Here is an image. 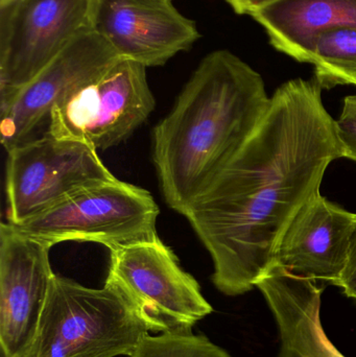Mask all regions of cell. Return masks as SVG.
Returning a JSON list of instances; mask_svg holds the SVG:
<instances>
[{
    "mask_svg": "<svg viewBox=\"0 0 356 357\" xmlns=\"http://www.w3.org/2000/svg\"><path fill=\"white\" fill-rule=\"evenodd\" d=\"M322 90L316 77L278 87L252 134L184 212L225 295L255 287L295 214L321 193L330 163L344 158Z\"/></svg>",
    "mask_w": 356,
    "mask_h": 357,
    "instance_id": "6da1fadb",
    "label": "cell"
},
{
    "mask_svg": "<svg viewBox=\"0 0 356 357\" xmlns=\"http://www.w3.org/2000/svg\"><path fill=\"white\" fill-rule=\"evenodd\" d=\"M270 102L263 77L229 50L201 61L153 130V162L169 208L183 215L252 134Z\"/></svg>",
    "mask_w": 356,
    "mask_h": 357,
    "instance_id": "7a4b0ae2",
    "label": "cell"
},
{
    "mask_svg": "<svg viewBox=\"0 0 356 357\" xmlns=\"http://www.w3.org/2000/svg\"><path fill=\"white\" fill-rule=\"evenodd\" d=\"M148 331L114 283L89 289L54 275L27 357H131Z\"/></svg>",
    "mask_w": 356,
    "mask_h": 357,
    "instance_id": "3957f363",
    "label": "cell"
},
{
    "mask_svg": "<svg viewBox=\"0 0 356 357\" xmlns=\"http://www.w3.org/2000/svg\"><path fill=\"white\" fill-rule=\"evenodd\" d=\"M159 214L150 191L116 178L77 191L13 226L52 247L63 241H85L114 250L159 237Z\"/></svg>",
    "mask_w": 356,
    "mask_h": 357,
    "instance_id": "277c9868",
    "label": "cell"
},
{
    "mask_svg": "<svg viewBox=\"0 0 356 357\" xmlns=\"http://www.w3.org/2000/svg\"><path fill=\"white\" fill-rule=\"evenodd\" d=\"M107 280L129 298L150 331L192 333L213 310L198 281L159 237L111 250Z\"/></svg>",
    "mask_w": 356,
    "mask_h": 357,
    "instance_id": "5b68a950",
    "label": "cell"
},
{
    "mask_svg": "<svg viewBox=\"0 0 356 357\" xmlns=\"http://www.w3.org/2000/svg\"><path fill=\"white\" fill-rule=\"evenodd\" d=\"M155 106L146 67L119 58L98 79L52 109L48 134L106 151L125 142Z\"/></svg>",
    "mask_w": 356,
    "mask_h": 357,
    "instance_id": "8992f818",
    "label": "cell"
},
{
    "mask_svg": "<svg viewBox=\"0 0 356 357\" xmlns=\"http://www.w3.org/2000/svg\"><path fill=\"white\" fill-rule=\"evenodd\" d=\"M92 8L93 0H0V106L91 29Z\"/></svg>",
    "mask_w": 356,
    "mask_h": 357,
    "instance_id": "52a82bcc",
    "label": "cell"
},
{
    "mask_svg": "<svg viewBox=\"0 0 356 357\" xmlns=\"http://www.w3.org/2000/svg\"><path fill=\"white\" fill-rule=\"evenodd\" d=\"M114 178L92 146L46 134L8 153V222L21 224L77 191Z\"/></svg>",
    "mask_w": 356,
    "mask_h": 357,
    "instance_id": "ba28073f",
    "label": "cell"
},
{
    "mask_svg": "<svg viewBox=\"0 0 356 357\" xmlns=\"http://www.w3.org/2000/svg\"><path fill=\"white\" fill-rule=\"evenodd\" d=\"M119 58L93 29L79 33L10 102L0 106V142L6 153L48 134L52 109L98 79Z\"/></svg>",
    "mask_w": 356,
    "mask_h": 357,
    "instance_id": "9c48e42d",
    "label": "cell"
},
{
    "mask_svg": "<svg viewBox=\"0 0 356 357\" xmlns=\"http://www.w3.org/2000/svg\"><path fill=\"white\" fill-rule=\"evenodd\" d=\"M52 245L0 225V346L2 357H27L54 275Z\"/></svg>",
    "mask_w": 356,
    "mask_h": 357,
    "instance_id": "30bf717a",
    "label": "cell"
},
{
    "mask_svg": "<svg viewBox=\"0 0 356 357\" xmlns=\"http://www.w3.org/2000/svg\"><path fill=\"white\" fill-rule=\"evenodd\" d=\"M91 29L121 58L146 68L163 66L201 37L173 0H93Z\"/></svg>",
    "mask_w": 356,
    "mask_h": 357,
    "instance_id": "8fae6325",
    "label": "cell"
},
{
    "mask_svg": "<svg viewBox=\"0 0 356 357\" xmlns=\"http://www.w3.org/2000/svg\"><path fill=\"white\" fill-rule=\"evenodd\" d=\"M356 214L328 201L321 193L298 210L274 254L296 276L338 284L348 261Z\"/></svg>",
    "mask_w": 356,
    "mask_h": 357,
    "instance_id": "7c38bea8",
    "label": "cell"
},
{
    "mask_svg": "<svg viewBox=\"0 0 356 357\" xmlns=\"http://www.w3.org/2000/svg\"><path fill=\"white\" fill-rule=\"evenodd\" d=\"M255 287L265 296L279 331L277 357H346L332 343L321 321L323 287L274 264Z\"/></svg>",
    "mask_w": 356,
    "mask_h": 357,
    "instance_id": "4fadbf2b",
    "label": "cell"
},
{
    "mask_svg": "<svg viewBox=\"0 0 356 357\" xmlns=\"http://www.w3.org/2000/svg\"><path fill=\"white\" fill-rule=\"evenodd\" d=\"M278 52L311 63L317 40L336 29L356 31V0H275L250 15Z\"/></svg>",
    "mask_w": 356,
    "mask_h": 357,
    "instance_id": "5bb4252c",
    "label": "cell"
},
{
    "mask_svg": "<svg viewBox=\"0 0 356 357\" xmlns=\"http://www.w3.org/2000/svg\"><path fill=\"white\" fill-rule=\"evenodd\" d=\"M323 89L336 86L356 87V31L336 29L317 40L311 63Z\"/></svg>",
    "mask_w": 356,
    "mask_h": 357,
    "instance_id": "9a60e30c",
    "label": "cell"
},
{
    "mask_svg": "<svg viewBox=\"0 0 356 357\" xmlns=\"http://www.w3.org/2000/svg\"><path fill=\"white\" fill-rule=\"evenodd\" d=\"M131 357H231L203 335L192 333L146 335Z\"/></svg>",
    "mask_w": 356,
    "mask_h": 357,
    "instance_id": "2e32d148",
    "label": "cell"
},
{
    "mask_svg": "<svg viewBox=\"0 0 356 357\" xmlns=\"http://www.w3.org/2000/svg\"><path fill=\"white\" fill-rule=\"evenodd\" d=\"M336 126L344 150V158L356 162V96L344 98L342 113L336 119Z\"/></svg>",
    "mask_w": 356,
    "mask_h": 357,
    "instance_id": "e0dca14e",
    "label": "cell"
},
{
    "mask_svg": "<svg viewBox=\"0 0 356 357\" xmlns=\"http://www.w3.org/2000/svg\"><path fill=\"white\" fill-rule=\"evenodd\" d=\"M336 287L342 289L345 296L356 302V224L351 235L348 261Z\"/></svg>",
    "mask_w": 356,
    "mask_h": 357,
    "instance_id": "ac0fdd59",
    "label": "cell"
},
{
    "mask_svg": "<svg viewBox=\"0 0 356 357\" xmlns=\"http://www.w3.org/2000/svg\"><path fill=\"white\" fill-rule=\"evenodd\" d=\"M238 15H251L275 0H226Z\"/></svg>",
    "mask_w": 356,
    "mask_h": 357,
    "instance_id": "d6986e66",
    "label": "cell"
}]
</instances>
